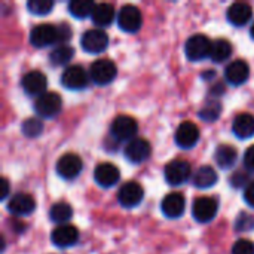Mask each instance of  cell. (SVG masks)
I'll use <instances>...</instances> for the list:
<instances>
[{
	"mask_svg": "<svg viewBox=\"0 0 254 254\" xmlns=\"http://www.w3.org/2000/svg\"><path fill=\"white\" fill-rule=\"evenodd\" d=\"M21 86L22 89L33 97H40L42 94L46 92V86H48V79L46 76L39 71V70H31L27 74H24V77L21 79Z\"/></svg>",
	"mask_w": 254,
	"mask_h": 254,
	"instance_id": "cell-14",
	"label": "cell"
},
{
	"mask_svg": "<svg viewBox=\"0 0 254 254\" xmlns=\"http://www.w3.org/2000/svg\"><path fill=\"white\" fill-rule=\"evenodd\" d=\"M249 77H250V67L243 60L232 61L225 68V79L231 85H235V86L243 85L244 82H247Z\"/></svg>",
	"mask_w": 254,
	"mask_h": 254,
	"instance_id": "cell-19",
	"label": "cell"
},
{
	"mask_svg": "<svg viewBox=\"0 0 254 254\" xmlns=\"http://www.w3.org/2000/svg\"><path fill=\"white\" fill-rule=\"evenodd\" d=\"M107 45H109V36L106 31L100 28L86 30L80 37L82 49L89 54H100L107 48Z\"/></svg>",
	"mask_w": 254,
	"mask_h": 254,
	"instance_id": "cell-7",
	"label": "cell"
},
{
	"mask_svg": "<svg viewBox=\"0 0 254 254\" xmlns=\"http://www.w3.org/2000/svg\"><path fill=\"white\" fill-rule=\"evenodd\" d=\"M174 140H176L179 147H182V149H192L198 143V140H199V128L193 122H190V121L182 122L179 125V128L176 129Z\"/></svg>",
	"mask_w": 254,
	"mask_h": 254,
	"instance_id": "cell-13",
	"label": "cell"
},
{
	"mask_svg": "<svg viewBox=\"0 0 254 254\" xmlns=\"http://www.w3.org/2000/svg\"><path fill=\"white\" fill-rule=\"evenodd\" d=\"M119 176H121V173H119L118 167H115L110 162L100 164L94 171V179H95L97 185L101 188H106V189L115 186L119 182Z\"/></svg>",
	"mask_w": 254,
	"mask_h": 254,
	"instance_id": "cell-20",
	"label": "cell"
},
{
	"mask_svg": "<svg viewBox=\"0 0 254 254\" xmlns=\"http://www.w3.org/2000/svg\"><path fill=\"white\" fill-rule=\"evenodd\" d=\"M244 201L254 208V182L244 189Z\"/></svg>",
	"mask_w": 254,
	"mask_h": 254,
	"instance_id": "cell-38",
	"label": "cell"
},
{
	"mask_svg": "<svg viewBox=\"0 0 254 254\" xmlns=\"http://www.w3.org/2000/svg\"><path fill=\"white\" fill-rule=\"evenodd\" d=\"M137 131H138V125H137L135 119L131 116H127V115H121V116L115 118V121L112 122V127H110V132L118 141L129 143L131 140L135 138Z\"/></svg>",
	"mask_w": 254,
	"mask_h": 254,
	"instance_id": "cell-5",
	"label": "cell"
},
{
	"mask_svg": "<svg viewBox=\"0 0 254 254\" xmlns=\"http://www.w3.org/2000/svg\"><path fill=\"white\" fill-rule=\"evenodd\" d=\"M250 185L249 182V176L244 173V171H237L235 174H232L231 177V186L235 188V189H241V188H247Z\"/></svg>",
	"mask_w": 254,
	"mask_h": 254,
	"instance_id": "cell-35",
	"label": "cell"
},
{
	"mask_svg": "<svg viewBox=\"0 0 254 254\" xmlns=\"http://www.w3.org/2000/svg\"><path fill=\"white\" fill-rule=\"evenodd\" d=\"M36 208V201L31 195L28 193H15L9 202H7V210L13 216H28L34 211Z\"/></svg>",
	"mask_w": 254,
	"mask_h": 254,
	"instance_id": "cell-17",
	"label": "cell"
},
{
	"mask_svg": "<svg viewBox=\"0 0 254 254\" xmlns=\"http://www.w3.org/2000/svg\"><path fill=\"white\" fill-rule=\"evenodd\" d=\"M192 183L198 189H208L217 183V173L213 167L204 165L196 170V173L192 177Z\"/></svg>",
	"mask_w": 254,
	"mask_h": 254,
	"instance_id": "cell-24",
	"label": "cell"
},
{
	"mask_svg": "<svg viewBox=\"0 0 254 254\" xmlns=\"http://www.w3.org/2000/svg\"><path fill=\"white\" fill-rule=\"evenodd\" d=\"M27 9L33 15H48L54 9L52 0H28Z\"/></svg>",
	"mask_w": 254,
	"mask_h": 254,
	"instance_id": "cell-32",
	"label": "cell"
},
{
	"mask_svg": "<svg viewBox=\"0 0 254 254\" xmlns=\"http://www.w3.org/2000/svg\"><path fill=\"white\" fill-rule=\"evenodd\" d=\"M125 158L132 164H141L144 162L152 152V147L147 140L144 138H134L125 146Z\"/></svg>",
	"mask_w": 254,
	"mask_h": 254,
	"instance_id": "cell-16",
	"label": "cell"
},
{
	"mask_svg": "<svg viewBox=\"0 0 254 254\" xmlns=\"http://www.w3.org/2000/svg\"><path fill=\"white\" fill-rule=\"evenodd\" d=\"M0 183H1V196H0V198H1V199H6V196H7V193H9V182L3 177Z\"/></svg>",
	"mask_w": 254,
	"mask_h": 254,
	"instance_id": "cell-39",
	"label": "cell"
},
{
	"mask_svg": "<svg viewBox=\"0 0 254 254\" xmlns=\"http://www.w3.org/2000/svg\"><path fill=\"white\" fill-rule=\"evenodd\" d=\"M232 254H254V243L250 240H238L232 247Z\"/></svg>",
	"mask_w": 254,
	"mask_h": 254,
	"instance_id": "cell-34",
	"label": "cell"
},
{
	"mask_svg": "<svg viewBox=\"0 0 254 254\" xmlns=\"http://www.w3.org/2000/svg\"><path fill=\"white\" fill-rule=\"evenodd\" d=\"M89 82V74L82 65H70L67 67L63 74H61V83L67 89L79 91L88 86Z\"/></svg>",
	"mask_w": 254,
	"mask_h": 254,
	"instance_id": "cell-9",
	"label": "cell"
},
{
	"mask_svg": "<svg viewBox=\"0 0 254 254\" xmlns=\"http://www.w3.org/2000/svg\"><path fill=\"white\" fill-rule=\"evenodd\" d=\"M213 42L204 34H193L186 40L185 54L190 61H201L210 57Z\"/></svg>",
	"mask_w": 254,
	"mask_h": 254,
	"instance_id": "cell-2",
	"label": "cell"
},
{
	"mask_svg": "<svg viewBox=\"0 0 254 254\" xmlns=\"http://www.w3.org/2000/svg\"><path fill=\"white\" fill-rule=\"evenodd\" d=\"M232 131L234 134L241 138H250L254 135V116L250 113H240L232 124Z\"/></svg>",
	"mask_w": 254,
	"mask_h": 254,
	"instance_id": "cell-22",
	"label": "cell"
},
{
	"mask_svg": "<svg viewBox=\"0 0 254 254\" xmlns=\"http://www.w3.org/2000/svg\"><path fill=\"white\" fill-rule=\"evenodd\" d=\"M71 36V30L67 24H61L58 27V42H67Z\"/></svg>",
	"mask_w": 254,
	"mask_h": 254,
	"instance_id": "cell-37",
	"label": "cell"
},
{
	"mask_svg": "<svg viewBox=\"0 0 254 254\" xmlns=\"http://www.w3.org/2000/svg\"><path fill=\"white\" fill-rule=\"evenodd\" d=\"M79 231L71 225H60L51 234V241L58 249H67L77 243Z\"/></svg>",
	"mask_w": 254,
	"mask_h": 254,
	"instance_id": "cell-15",
	"label": "cell"
},
{
	"mask_svg": "<svg viewBox=\"0 0 254 254\" xmlns=\"http://www.w3.org/2000/svg\"><path fill=\"white\" fill-rule=\"evenodd\" d=\"M250 34H252V37L254 39V22H253V25H252V28H250Z\"/></svg>",
	"mask_w": 254,
	"mask_h": 254,
	"instance_id": "cell-40",
	"label": "cell"
},
{
	"mask_svg": "<svg viewBox=\"0 0 254 254\" xmlns=\"http://www.w3.org/2000/svg\"><path fill=\"white\" fill-rule=\"evenodd\" d=\"M232 55V45L226 39H217L211 45L210 58L214 63H223Z\"/></svg>",
	"mask_w": 254,
	"mask_h": 254,
	"instance_id": "cell-26",
	"label": "cell"
},
{
	"mask_svg": "<svg viewBox=\"0 0 254 254\" xmlns=\"http://www.w3.org/2000/svg\"><path fill=\"white\" fill-rule=\"evenodd\" d=\"M71 216H73V208L67 202H57L49 210L51 220L58 225H65V222H68Z\"/></svg>",
	"mask_w": 254,
	"mask_h": 254,
	"instance_id": "cell-27",
	"label": "cell"
},
{
	"mask_svg": "<svg viewBox=\"0 0 254 254\" xmlns=\"http://www.w3.org/2000/svg\"><path fill=\"white\" fill-rule=\"evenodd\" d=\"M116 74H118L116 64L107 58H101V60L94 61L91 64V68H89V77L97 85H107V83L113 82Z\"/></svg>",
	"mask_w": 254,
	"mask_h": 254,
	"instance_id": "cell-4",
	"label": "cell"
},
{
	"mask_svg": "<svg viewBox=\"0 0 254 254\" xmlns=\"http://www.w3.org/2000/svg\"><path fill=\"white\" fill-rule=\"evenodd\" d=\"M61 107H63V100L54 91L42 94L34 101V110H36V113L40 118H45V119L55 118L61 112Z\"/></svg>",
	"mask_w": 254,
	"mask_h": 254,
	"instance_id": "cell-1",
	"label": "cell"
},
{
	"mask_svg": "<svg viewBox=\"0 0 254 254\" xmlns=\"http://www.w3.org/2000/svg\"><path fill=\"white\" fill-rule=\"evenodd\" d=\"M214 159L220 168L228 170L235 165V162L238 159V152L231 144H220V146H217V149L214 152Z\"/></svg>",
	"mask_w": 254,
	"mask_h": 254,
	"instance_id": "cell-23",
	"label": "cell"
},
{
	"mask_svg": "<svg viewBox=\"0 0 254 254\" xmlns=\"http://www.w3.org/2000/svg\"><path fill=\"white\" fill-rule=\"evenodd\" d=\"M95 7V3L91 0H73L68 3V12L77 19H83L89 15H92V10Z\"/></svg>",
	"mask_w": 254,
	"mask_h": 254,
	"instance_id": "cell-28",
	"label": "cell"
},
{
	"mask_svg": "<svg viewBox=\"0 0 254 254\" xmlns=\"http://www.w3.org/2000/svg\"><path fill=\"white\" fill-rule=\"evenodd\" d=\"M57 42H58V27L52 24H40L30 31V43L34 48H48Z\"/></svg>",
	"mask_w": 254,
	"mask_h": 254,
	"instance_id": "cell-8",
	"label": "cell"
},
{
	"mask_svg": "<svg viewBox=\"0 0 254 254\" xmlns=\"http://www.w3.org/2000/svg\"><path fill=\"white\" fill-rule=\"evenodd\" d=\"M143 16L137 6L125 4L119 9L118 13V25L125 33H135L141 28Z\"/></svg>",
	"mask_w": 254,
	"mask_h": 254,
	"instance_id": "cell-6",
	"label": "cell"
},
{
	"mask_svg": "<svg viewBox=\"0 0 254 254\" xmlns=\"http://www.w3.org/2000/svg\"><path fill=\"white\" fill-rule=\"evenodd\" d=\"M144 196V190L140 183L137 182H127L122 185V188L118 192V201L125 208H134L137 207Z\"/></svg>",
	"mask_w": 254,
	"mask_h": 254,
	"instance_id": "cell-11",
	"label": "cell"
},
{
	"mask_svg": "<svg viewBox=\"0 0 254 254\" xmlns=\"http://www.w3.org/2000/svg\"><path fill=\"white\" fill-rule=\"evenodd\" d=\"M185 208H186L185 196L179 192H173L167 195L161 202V210L164 216L168 219H179L180 216H183Z\"/></svg>",
	"mask_w": 254,
	"mask_h": 254,
	"instance_id": "cell-18",
	"label": "cell"
},
{
	"mask_svg": "<svg viewBox=\"0 0 254 254\" xmlns=\"http://www.w3.org/2000/svg\"><path fill=\"white\" fill-rule=\"evenodd\" d=\"M192 174V167L188 161L183 159H174L165 165L164 176L168 185L171 186H180L186 183L190 179Z\"/></svg>",
	"mask_w": 254,
	"mask_h": 254,
	"instance_id": "cell-3",
	"label": "cell"
},
{
	"mask_svg": "<svg viewBox=\"0 0 254 254\" xmlns=\"http://www.w3.org/2000/svg\"><path fill=\"white\" fill-rule=\"evenodd\" d=\"M235 228H237V231H241V232L254 229V217L250 216V214H247V213H241L238 216V219H237Z\"/></svg>",
	"mask_w": 254,
	"mask_h": 254,
	"instance_id": "cell-33",
	"label": "cell"
},
{
	"mask_svg": "<svg viewBox=\"0 0 254 254\" xmlns=\"http://www.w3.org/2000/svg\"><path fill=\"white\" fill-rule=\"evenodd\" d=\"M74 55V49L68 45H60L54 48L49 54V61L54 65H64L67 64Z\"/></svg>",
	"mask_w": 254,
	"mask_h": 254,
	"instance_id": "cell-29",
	"label": "cell"
},
{
	"mask_svg": "<svg viewBox=\"0 0 254 254\" xmlns=\"http://www.w3.org/2000/svg\"><path fill=\"white\" fill-rule=\"evenodd\" d=\"M82 168H83V162L74 153H65L57 162V173L64 180L76 179L80 174Z\"/></svg>",
	"mask_w": 254,
	"mask_h": 254,
	"instance_id": "cell-12",
	"label": "cell"
},
{
	"mask_svg": "<svg viewBox=\"0 0 254 254\" xmlns=\"http://www.w3.org/2000/svg\"><path fill=\"white\" fill-rule=\"evenodd\" d=\"M92 22L98 27H107L115 18V7L109 3H98L92 10Z\"/></svg>",
	"mask_w": 254,
	"mask_h": 254,
	"instance_id": "cell-25",
	"label": "cell"
},
{
	"mask_svg": "<svg viewBox=\"0 0 254 254\" xmlns=\"http://www.w3.org/2000/svg\"><path fill=\"white\" fill-rule=\"evenodd\" d=\"M244 165L249 171H254V144L250 146L247 150H246V155H244Z\"/></svg>",
	"mask_w": 254,
	"mask_h": 254,
	"instance_id": "cell-36",
	"label": "cell"
},
{
	"mask_svg": "<svg viewBox=\"0 0 254 254\" xmlns=\"http://www.w3.org/2000/svg\"><path fill=\"white\" fill-rule=\"evenodd\" d=\"M219 204L216 199L210 196H201L196 198L193 205H192V214L193 219L199 223H208L217 216Z\"/></svg>",
	"mask_w": 254,
	"mask_h": 254,
	"instance_id": "cell-10",
	"label": "cell"
},
{
	"mask_svg": "<svg viewBox=\"0 0 254 254\" xmlns=\"http://www.w3.org/2000/svg\"><path fill=\"white\" fill-rule=\"evenodd\" d=\"M22 134L27 137H39L43 131V122L37 118H28L24 121V124L21 125Z\"/></svg>",
	"mask_w": 254,
	"mask_h": 254,
	"instance_id": "cell-31",
	"label": "cell"
},
{
	"mask_svg": "<svg viewBox=\"0 0 254 254\" xmlns=\"http://www.w3.org/2000/svg\"><path fill=\"white\" fill-rule=\"evenodd\" d=\"M220 113H222V103L219 100L213 98V100H208L202 106V109L199 110L198 115H199L201 119H204L207 122H213V121H217L219 119Z\"/></svg>",
	"mask_w": 254,
	"mask_h": 254,
	"instance_id": "cell-30",
	"label": "cell"
},
{
	"mask_svg": "<svg viewBox=\"0 0 254 254\" xmlns=\"http://www.w3.org/2000/svg\"><path fill=\"white\" fill-rule=\"evenodd\" d=\"M226 16H228V21L235 25V27H243L246 25L252 16H253V9L249 3H244V1H237V3H232L226 12Z\"/></svg>",
	"mask_w": 254,
	"mask_h": 254,
	"instance_id": "cell-21",
	"label": "cell"
}]
</instances>
